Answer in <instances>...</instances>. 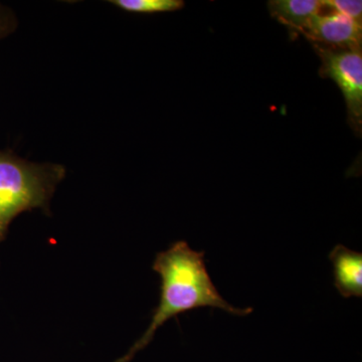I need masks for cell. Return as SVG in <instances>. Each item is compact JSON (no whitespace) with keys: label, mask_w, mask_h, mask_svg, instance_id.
<instances>
[{"label":"cell","mask_w":362,"mask_h":362,"mask_svg":"<svg viewBox=\"0 0 362 362\" xmlns=\"http://www.w3.org/2000/svg\"><path fill=\"white\" fill-rule=\"evenodd\" d=\"M204 252L194 251L185 240H177L166 251L158 252L152 269L160 276V300L151 322L125 356L115 362H130L148 346L156 331L180 314L202 307L221 309L235 316H247L254 309L239 308L226 301L207 271Z\"/></svg>","instance_id":"obj_1"},{"label":"cell","mask_w":362,"mask_h":362,"mask_svg":"<svg viewBox=\"0 0 362 362\" xmlns=\"http://www.w3.org/2000/svg\"><path fill=\"white\" fill-rule=\"evenodd\" d=\"M65 177L61 164L35 163L0 150V244L20 214L40 209L51 216L52 197Z\"/></svg>","instance_id":"obj_2"},{"label":"cell","mask_w":362,"mask_h":362,"mask_svg":"<svg viewBox=\"0 0 362 362\" xmlns=\"http://www.w3.org/2000/svg\"><path fill=\"white\" fill-rule=\"evenodd\" d=\"M321 59L319 75L337 83L344 96L347 120L361 137L362 132V52L361 49H334L314 45Z\"/></svg>","instance_id":"obj_3"},{"label":"cell","mask_w":362,"mask_h":362,"mask_svg":"<svg viewBox=\"0 0 362 362\" xmlns=\"http://www.w3.org/2000/svg\"><path fill=\"white\" fill-rule=\"evenodd\" d=\"M313 45L334 49H361L362 23L338 13L314 16L301 33Z\"/></svg>","instance_id":"obj_4"},{"label":"cell","mask_w":362,"mask_h":362,"mask_svg":"<svg viewBox=\"0 0 362 362\" xmlns=\"http://www.w3.org/2000/svg\"><path fill=\"white\" fill-rule=\"evenodd\" d=\"M333 278L337 291L345 299L362 297V254L343 245L333 247L329 254Z\"/></svg>","instance_id":"obj_5"},{"label":"cell","mask_w":362,"mask_h":362,"mask_svg":"<svg viewBox=\"0 0 362 362\" xmlns=\"http://www.w3.org/2000/svg\"><path fill=\"white\" fill-rule=\"evenodd\" d=\"M268 8L271 16L287 26L292 35L303 32L312 18L322 11L318 0H271Z\"/></svg>","instance_id":"obj_6"},{"label":"cell","mask_w":362,"mask_h":362,"mask_svg":"<svg viewBox=\"0 0 362 362\" xmlns=\"http://www.w3.org/2000/svg\"><path fill=\"white\" fill-rule=\"evenodd\" d=\"M109 2L131 13H173L185 7L182 0H110Z\"/></svg>","instance_id":"obj_7"},{"label":"cell","mask_w":362,"mask_h":362,"mask_svg":"<svg viewBox=\"0 0 362 362\" xmlns=\"http://www.w3.org/2000/svg\"><path fill=\"white\" fill-rule=\"evenodd\" d=\"M322 7H329L333 13L341 14L356 23H362V1L361 0H323Z\"/></svg>","instance_id":"obj_8"},{"label":"cell","mask_w":362,"mask_h":362,"mask_svg":"<svg viewBox=\"0 0 362 362\" xmlns=\"http://www.w3.org/2000/svg\"><path fill=\"white\" fill-rule=\"evenodd\" d=\"M18 25L16 13L8 6L0 4V40L16 32Z\"/></svg>","instance_id":"obj_9"}]
</instances>
